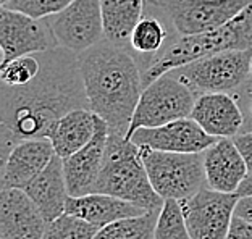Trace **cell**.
Returning <instances> with one entry per match:
<instances>
[{
    "instance_id": "obj_25",
    "label": "cell",
    "mask_w": 252,
    "mask_h": 239,
    "mask_svg": "<svg viewBox=\"0 0 252 239\" xmlns=\"http://www.w3.org/2000/svg\"><path fill=\"white\" fill-rule=\"evenodd\" d=\"M99 230L89 221L65 212L47 225L42 239H94Z\"/></svg>"
},
{
    "instance_id": "obj_17",
    "label": "cell",
    "mask_w": 252,
    "mask_h": 239,
    "mask_svg": "<svg viewBox=\"0 0 252 239\" xmlns=\"http://www.w3.org/2000/svg\"><path fill=\"white\" fill-rule=\"evenodd\" d=\"M205 133L215 138H234L244 126V115L236 99L228 92H202L191 113Z\"/></svg>"
},
{
    "instance_id": "obj_33",
    "label": "cell",
    "mask_w": 252,
    "mask_h": 239,
    "mask_svg": "<svg viewBox=\"0 0 252 239\" xmlns=\"http://www.w3.org/2000/svg\"><path fill=\"white\" fill-rule=\"evenodd\" d=\"M10 2V0H0V3H2V7H3V5H7Z\"/></svg>"
},
{
    "instance_id": "obj_32",
    "label": "cell",
    "mask_w": 252,
    "mask_h": 239,
    "mask_svg": "<svg viewBox=\"0 0 252 239\" xmlns=\"http://www.w3.org/2000/svg\"><path fill=\"white\" fill-rule=\"evenodd\" d=\"M249 113H251V117H252V97L249 100Z\"/></svg>"
},
{
    "instance_id": "obj_30",
    "label": "cell",
    "mask_w": 252,
    "mask_h": 239,
    "mask_svg": "<svg viewBox=\"0 0 252 239\" xmlns=\"http://www.w3.org/2000/svg\"><path fill=\"white\" fill-rule=\"evenodd\" d=\"M234 215L246 221H249L252 225V196H243L239 197V201L234 209Z\"/></svg>"
},
{
    "instance_id": "obj_18",
    "label": "cell",
    "mask_w": 252,
    "mask_h": 239,
    "mask_svg": "<svg viewBox=\"0 0 252 239\" xmlns=\"http://www.w3.org/2000/svg\"><path fill=\"white\" fill-rule=\"evenodd\" d=\"M25 192L39 207L47 223L65 213L70 192L63 172V158L55 155L47 167L25 186Z\"/></svg>"
},
{
    "instance_id": "obj_28",
    "label": "cell",
    "mask_w": 252,
    "mask_h": 239,
    "mask_svg": "<svg viewBox=\"0 0 252 239\" xmlns=\"http://www.w3.org/2000/svg\"><path fill=\"white\" fill-rule=\"evenodd\" d=\"M233 141H234V144L238 146L241 155L244 157L249 175H252V131H246V133L236 134L233 138Z\"/></svg>"
},
{
    "instance_id": "obj_26",
    "label": "cell",
    "mask_w": 252,
    "mask_h": 239,
    "mask_svg": "<svg viewBox=\"0 0 252 239\" xmlns=\"http://www.w3.org/2000/svg\"><path fill=\"white\" fill-rule=\"evenodd\" d=\"M39 71H41V57L39 54H30L0 65V81L7 86H23L36 78Z\"/></svg>"
},
{
    "instance_id": "obj_20",
    "label": "cell",
    "mask_w": 252,
    "mask_h": 239,
    "mask_svg": "<svg viewBox=\"0 0 252 239\" xmlns=\"http://www.w3.org/2000/svg\"><path fill=\"white\" fill-rule=\"evenodd\" d=\"M95 134V113L91 109H74L57 121L47 138L55 153L66 158L89 144Z\"/></svg>"
},
{
    "instance_id": "obj_12",
    "label": "cell",
    "mask_w": 252,
    "mask_h": 239,
    "mask_svg": "<svg viewBox=\"0 0 252 239\" xmlns=\"http://www.w3.org/2000/svg\"><path fill=\"white\" fill-rule=\"evenodd\" d=\"M217 139L219 138L205 133L196 120L188 117L157 128H139L129 141L136 146H146L156 150L197 153L209 149Z\"/></svg>"
},
{
    "instance_id": "obj_7",
    "label": "cell",
    "mask_w": 252,
    "mask_h": 239,
    "mask_svg": "<svg viewBox=\"0 0 252 239\" xmlns=\"http://www.w3.org/2000/svg\"><path fill=\"white\" fill-rule=\"evenodd\" d=\"M251 66L252 49H231L202 57L171 73L194 92H233L252 79Z\"/></svg>"
},
{
    "instance_id": "obj_3",
    "label": "cell",
    "mask_w": 252,
    "mask_h": 239,
    "mask_svg": "<svg viewBox=\"0 0 252 239\" xmlns=\"http://www.w3.org/2000/svg\"><path fill=\"white\" fill-rule=\"evenodd\" d=\"M94 192L120 197L146 210H160L165 202L151 184L139 146L118 133L108 134Z\"/></svg>"
},
{
    "instance_id": "obj_29",
    "label": "cell",
    "mask_w": 252,
    "mask_h": 239,
    "mask_svg": "<svg viewBox=\"0 0 252 239\" xmlns=\"http://www.w3.org/2000/svg\"><path fill=\"white\" fill-rule=\"evenodd\" d=\"M226 239H252V225L234 215Z\"/></svg>"
},
{
    "instance_id": "obj_1",
    "label": "cell",
    "mask_w": 252,
    "mask_h": 239,
    "mask_svg": "<svg viewBox=\"0 0 252 239\" xmlns=\"http://www.w3.org/2000/svg\"><path fill=\"white\" fill-rule=\"evenodd\" d=\"M39 57L41 71L30 83L2 84V162L20 141L47 138L65 113L89 109L78 54L57 45Z\"/></svg>"
},
{
    "instance_id": "obj_10",
    "label": "cell",
    "mask_w": 252,
    "mask_h": 239,
    "mask_svg": "<svg viewBox=\"0 0 252 239\" xmlns=\"http://www.w3.org/2000/svg\"><path fill=\"white\" fill-rule=\"evenodd\" d=\"M239 196L202 187L197 194L181 201L191 239H226Z\"/></svg>"
},
{
    "instance_id": "obj_31",
    "label": "cell",
    "mask_w": 252,
    "mask_h": 239,
    "mask_svg": "<svg viewBox=\"0 0 252 239\" xmlns=\"http://www.w3.org/2000/svg\"><path fill=\"white\" fill-rule=\"evenodd\" d=\"M236 194L239 197H243V196H252V175L246 176V179L241 183V186H239V189H238Z\"/></svg>"
},
{
    "instance_id": "obj_9",
    "label": "cell",
    "mask_w": 252,
    "mask_h": 239,
    "mask_svg": "<svg viewBox=\"0 0 252 239\" xmlns=\"http://www.w3.org/2000/svg\"><path fill=\"white\" fill-rule=\"evenodd\" d=\"M59 45L83 54L105 39L100 0H73L66 8L49 16Z\"/></svg>"
},
{
    "instance_id": "obj_23",
    "label": "cell",
    "mask_w": 252,
    "mask_h": 239,
    "mask_svg": "<svg viewBox=\"0 0 252 239\" xmlns=\"http://www.w3.org/2000/svg\"><path fill=\"white\" fill-rule=\"evenodd\" d=\"M160 210H149L136 217H126L105 225L94 239H156V226Z\"/></svg>"
},
{
    "instance_id": "obj_14",
    "label": "cell",
    "mask_w": 252,
    "mask_h": 239,
    "mask_svg": "<svg viewBox=\"0 0 252 239\" xmlns=\"http://www.w3.org/2000/svg\"><path fill=\"white\" fill-rule=\"evenodd\" d=\"M47 220L32 202V199L18 187L2 189L0 194V238L2 239H42Z\"/></svg>"
},
{
    "instance_id": "obj_15",
    "label": "cell",
    "mask_w": 252,
    "mask_h": 239,
    "mask_svg": "<svg viewBox=\"0 0 252 239\" xmlns=\"http://www.w3.org/2000/svg\"><path fill=\"white\" fill-rule=\"evenodd\" d=\"M57 155L49 138L20 141L2 162V189H25Z\"/></svg>"
},
{
    "instance_id": "obj_16",
    "label": "cell",
    "mask_w": 252,
    "mask_h": 239,
    "mask_svg": "<svg viewBox=\"0 0 252 239\" xmlns=\"http://www.w3.org/2000/svg\"><path fill=\"white\" fill-rule=\"evenodd\" d=\"M205 181L210 189L220 192H238L239 186L249 175L244 157L233 138H219L204 150Z\"/></svg>"
},
{
    "instance_id": "obj_24",
    "label": "cell",
    "mask_w": 252,
    "mask_h": 239,
    "mask_svg": "<svg viewBox=\"0 0 252 239\" xmlns=\"http://www.w3.org/2000/svg\"><path fill=\"white\" fill-rule=\"evenodd\" d=\"M156 239H191L181 201L165 199L163 206L158 212Z\"/></svg>"
},
{
    "instance_id": "obj_13",
    "label": "cell",
    "mask_w": 252,
    "mask_h": 239,
    "mask_svg": "<svg viewBox=\"0 0 252 239\" xmlns=\"http://www.w3.org/2000/svg\"><path fill=\"white\" fill-rule=\"evenodd\" d=\"M108 134H110V128H108L107 121L95 115L94 138L83 149L63 158V172H65L66 187L71 197L94 192L102 163H104Z\"/></svg>"
},
{
    "instance_id": "obj_34",
    "label": "cell",
    "mask_w": 252,
    "mask_h": 239,
    "mask_svg": "<svg viewBox=\"0 0 252 239\" xmlns=\"http://www.w3.org/2000/svg\"><path fill=\"white\" fill-rule=\"evenodd\" d=\"M251 78H252V66H251Z\"/></svg>"
},
{
    "instance_id": "obj_19",
    "label": "cell",
    "mask_w": 252,
    "mask_h": 239,
    "mask_svg": "<svg viewBox=\"0 0 252 239\" xmlns=\"http://www.w3.org/2000/svg\"><path fill=\"white\" fill-rule=\"evenodd\" d=\"M65 212L89 221L97 228H104L105 225H110L117 220L136 217V215H142L149 210L115 196L91 192V194L79 197H68Z\"/></svg>"
},
{
    "instance_id": "obj_21",
    "label": "cell",
    "mask_w": 252,
    "mask_h": 239,
    "mask_svg": "<svg viewBox=\"0 0 252 239\" xmlns=\"http://www.w3.org/2000/svg\"><path fill=\"white\" fill-rule=\"evenodd\" d=\"M104 32L108 42L129 50V37L144 15L147 0H100Z\"/></svg>"
},
{
    "instance_id": "obj_27",
    "label": "cell",
    "mask_w": 252,
    "mask_h": 239,
    "mask_svg": "<svg viewBox=\"0 0 252 239\" xmlns=\"http://www.w3.org/2000/svg\"><path fill=\"white\" fill-rule=\"evenodd\" d=\"M73 0H10L3 7L21 11L25 15H30L32 18H49L55 13H59L63 8H66Z\"/></svg>"
},
{
    "instance_id": "obj_11",
    "label": "cell",
    "mask_w": 252,
    "mask_h": 239,
    "mask_svg": "<svg viewBox=\"0 0 252 239\" xmlns=\"http://www.w3.org/2000/svg\"><path fill=\"white\" fill-rule=\"evenodd\" d=\"M49 18H32L7 7L0 8V49L2 65L20 57L57 47Z\"/></svg>"
},
{
    "instance_id": "obj_6",
    "label": "cell",
    "mask_w": 252,
    "mask_h": 239,
    "mask_svg": "<svg viewBox=\"0 0 252 239\" xmlns=\"http://www.w3.org/2000/svg\"><path fill=\"white\" fill-rule=\"evenodd\" d=\"M196 92L173 73H163L142 90L125 138L139 128H157L180 118L191 117Z\"/></svg>"
},
{
    "instance_id": "obj_8",
    "label": "cell",
    "mask_w": 252,
    "mask_h": 239,
    "mask_svg": "<svg viewBox=\"0 0 252 239\" xmlns=\"http://www.w3.org/2000/svg\"><path fill=\"white\" fill-rule=\"evenodd\" d=\"M165 15L178 36L214 31L233 20L252 0H147Z\"/></svg>"
},
{
    "instance_id": "obj_5",
    "label": "cell",
    "mask_w": 252,
    "mask_h": 239,
    "mask_svg": "<svg viewBox=\"0 0 252 239\" xmlns=\"http://www.w3.org/2000/svg\"><path fill=\"white\" fill-rule=\"evenodd\" d=\"M149 179L163 199L186 201L205 187L204 152H163L139 146Z\"/></svg>"
},
{
    "instance_id": "obj_4",
    "label": "cell",
    "mask_w": 252,
    "mask_h": 239,
    "mask_svg": "<svg viewBox=\"0 0 252 239\" xmlns=\"http://www.w3.org/2000/svg\"><path fill=\"white\" fill-rule=\"evenodd\" d=\"M231 49H252V2L233 20L214 31L173 39L163 54L142 70L144 88L163 73L185 66L202 57Z\"/></svg>"
},
{
    "instance_id": "obj_2",
    "label": "cell",
    "mask_w": 252,
    "mask_h": 239,
    "mask_svg": "<svg viewBox=\"0 0 252 239\" xmlns=\"http://www.w3.org/2000/svg\"><path fill=\"white\" fill-rule=\"evenodd\" d=\"M78 57L89 109L105 120L110 133L126 136L144 90L134 55L104 39Z\"/></svg>"
},
{
    "instance_id": "obj_22",
    "label": "cell",
    "mask_w": 252,
    "mask_h": 239,
    "mask_svg": "<svg viewBox=\"0 0 252 239\" xmlns=\"http://www.w3.org/2000/svg\"><path fill=\"white\" fill-rule=\"evenodd\" d=\"M168 45V30L163 21L156 15H142L129 37V50L141 59V70L158 59Z\"/></svg>"
}]
</instances>
